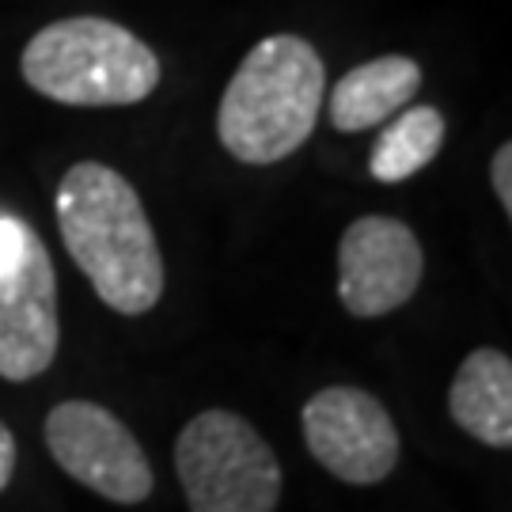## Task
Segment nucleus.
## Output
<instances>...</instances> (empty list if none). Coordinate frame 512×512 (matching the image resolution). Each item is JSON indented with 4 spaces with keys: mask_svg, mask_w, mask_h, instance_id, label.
Here are the masks:
<instances>
[{
    "mask_svg": "<svg viewBox=\"0 0 512 512\" xmlns=\"http://www.w3.org/2000/svg\"><path fill=\"white\" fill-rule=\"evenodd\" d=\"M323 99L327 69L308 38H262L220 95V145L239 164H277L311 137Z\"/></svg>",
    "mask_w": 512,
    "mask_h": 512,
    "instance_id": "2",
    "label": "nucleus"
},
{
    "mask_svg": "<svg viewBox=\"0 0 512 512\" xmlns=\"http://www.w3.org/2000/svg\"><path fill=\"white\" fill-rule=\"evenodd\" d=\"M425 274L418 236L395 217L353 220L338 239V300L357 319L399 311Z\"/></svg>",
    "mask_w": 512,
    "mask_h": 512,
    "instance_id": "7",
    "label": "nucleus"
},
{
    "mask_svg": "<svg viewBox=\"0 0 512 512\" xmlns=\"http://www.w3.org/2000/svg\"><path fill=\"white\" fill-rule=\"evenodd\" d=\"M61 342L57 274L50 251L31 232L16 262L0 266V376L23 384L54 365Z\"/></svg>",
    "mask_w": 512,
    "mask_h": 512,
    "instance_id": "8",
    "label": "nucleus"
},
{
    "mask_svg": "<svg viewBox=\"0 0 512 512\" xmlns=\"http://www.w3.org/2000/svg\"><path fill=\"white\" fill-rule=\"evenodd\" d=\"M23 80L65 107H133L156 92L160 57L122 23L69 16L42 27L19 57Z\"/></svg>",
    "mask_w": 512,
    "mask_h": 512,
    "instance_id": "3",
    "label": "nucleus"
},
{
    "mask_svg": "<svg viewBox=\"0 0 512 512\" xmlns=\"http://www.w3.org/2000/svg\"><path fill=\"white\" fill-rule=\"evenodd\" d=\"M65 251L99 300L118 315H145L164 296V255L141 194L107 164H76L57 186Z\"/></svg>",
    "mask_w": 512,
    "mask_h": 512,
    "instance_id": "1",
    "label": "nucleus"
},
{
    "mask_svg": "<svg viewBox=\"0 0 512 512\" xmlns=\"http://www.w3.org/2000/svg\"><path fill=\"white\" fill-rule=\"evenodd\" d=\"M300 421L315 463L349 486H376L399 463V429L361 387H323L304 403Z\"/></svg>",
    "mask_w": 512,
    "mask_h": 512,
    "instance_id": "6",
    "label": "nucleus"
},
{
    "mask_svg": "<svg viewBox=\"0 0 512 512\" xmlns=\"http://www.w3.org/2000/svg\"><path fill=\"white\" fill-rule=\"evenodd\" d=\"M421 88L418 61L403 54H387L349 69L334 92H330V122L342 133H365L384 126L399 110L410 107V99Z\"/></svg>",
    "mask_w": 512,
    "mask_h": 512,
    "instance_id": "10",
    "label": "nucleus"
},
{
    "mask_svg": "<svg viewBox=\"0 0 512 512\" xmlns=\"http://www.w3.org/2000/svg\"><path fill=\"white\" fill-rule=\"evenodd\" d=\"M444 148V114L437 107H406L391 126L380 133L372 148V175L380 183H406L429 167Z\"/></svg>",
    "mask_w": 512,
    "mask_h": 512,
    "instance_id": "11",
    "label": "nucleus"
},
{
    "mask_svg": "<svg viewBox=\"0 0 512 512\" xmlns=\"http://www.w3.org/2000/svg\"><path fill=\"white\" fill-rule=\"evenodd\" d=\"M12 475H16V437H12V429L0 421V494L8 490Z\"/></svg>",
    "mask_w": 512,
    "mask_h": 512,
    "instance_id": "13",
    "label": "nucleus"
},
{
    "mask_svg": "<svg viewBox=\"0 0 512 512\" xmlns=\"http://www.w3.org/2000/svg\"><path fill=\"white\" fill-rule=\"evenodd\" d=\"M448 414L467 437L486 448H512V361L482 346L463 357L448 387Z\"/></svg>",
    "mask_w": 512,
    "mask_h": 512,
    "instance_id": "9",
    "label": "nucleus"
},
{
    "mask_svg": "<svg viewBox=\"0 0 512 512\" xmlns=\"http://www.w3.org/2000/svg\"><path fill=\"white\" fill-rule=\"evenodd\" d=\"M175 471L190 512H274L281 463L247 418L202 410L175 440Z\"/></svg>",
    "mask_w": 512,
    "mask_h": 512,
    "instance_id": "4",
    "label": "nucleus"
},
{
    "mask_svg": "<svg viewBox=\"0 0 512 512\" xmlns=\"http://www.w3.org/2000/svg\"><path fill=\"white\" fill-rule=\"evenodd\" d=\"M490 179H494V190H497V202L505 213H512V145H501L494 156V164H490Z\"/></svg>",
    "mask_w": 512,
    "mask_h": 512,
    "instance_id": "12",
    "label": "nucleus"
},
{
    "mask_svg": "<svg viewBox=\"0 0 512 512\" xmlns=\"http://www.w3.org/2000/svg\"><path fill=\"white\" fill-rule=\"evenodd\" d=\"M46 444L65 475L114 505H141L156 486L145 448L107 406L88 399L57 403L46 418Z\"/></svg>",
    "mask_w": 512,
    "mask_h": 512,
    "instance_id": "5",
    "label": "nucleus"
}]
</instances>
